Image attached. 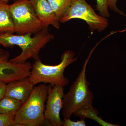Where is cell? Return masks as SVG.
<instances>
[{
	"instance_id": "obj_19",
	"label": "cell",
	"mask_w": 126,
	"mask_h": 126,
	"mask_svg": "<svg viewBox=\"0 0 126 126\" xmlns=\"http://www.w3.org/2000/svg\"><path fill=\"white\" fill-rule=\"evenodd\" d=\"M7 84L0 80V101L5 96Z\"/></svg>"
},
{
	"instance_id": "obj_10",
	"label": "cell",
	"mask_w": 126,
	"mask_h": 126,
	"mask_svg": "<svg viewBox=\"0 0 126 126\" xmlns=\"http://www.w3.org/2000/svg\"><path fill=\"white\" fill-rule=\"evenodd\" d=\"M34 87L29 77L18 79L8 83L5 96L15 98L23 104L29 98Z\"/></svg>"
},
{
	"instance_id": "obj_7",
	"label": "cell",
	"mask_w": 126,
	"mask_h": 126,
	"mask_svg": "<svg viewBox=\"0 0 126 126\" xmlns=\"http://www.w3.org/2000/svg\"><path fill=\"white\" fill-rule=\"evenodd\" d=\"M64 89L59 85H48L44 116L46 122L52 126H61L63 121L60 118V111L63 107Z\"/></svg>"
},
{
	"instance_id": "obj_11",
	"label": "cell",
	"mask_w": 126,
	"mask_h": 126,
	"mask_svg": "<svg viewBox=\"0 0 126 126\" xmlns=\"http://www.w3.org/2000/svg\"><path fill=\"white\" fill-rule=\"evenodd\" d=\"M14 33L15 26L10 5L0 0V33Z\"/></svg>"
},
{
	"instance_id": "obj_16",
	"label": "cell",
	"mask_w": 126,
	"mask_h": 126,
	"mask_svg": "<svg viewBox=\"0 0 126 126\" xmlns=\"http://www.w3.org/2000/svg\"><path fill=\"white\" fill-rule=\"evenodd\" d=\"M96 10L99 15L105 18H108L110 15L108 11V0H96Z\"/></svg>"
},
{
	"instance_id": "obj_6",
	"label": "cell",
	"mask_w": 126,
	"mask_h": 126,
	"mask_svg": "<svg viewBox=\"0 0 126 126\" xmlns=\"http://www.w3.org/2000/svg\"><path fill=\"white\" fill-rule=\"evenodd\" d=\"M73 19H79L86 21L92 31H103L108 25V20L94 12L86 0H73L70 7L60 22L66 23Z\"/></svg>"
},
{
	"instance_id": "obj_14",
	"label": "cell",
	"mask_w": 126,
	"mask_h": 126,
	"mask_svg": "<svg viewBox=\"0 0 126 126\" xmlns=\"http://www.w3.org/2000/svg\"><path fill=\"white\" fill-rule=\"evenodd\" d=\"M56 15L60 19L70 7L73 0H47Z\"/></svg>"
},
{
	"instance_id": "obj_2",
	"label": "cell",
	"mask_w": 126,
	"mask_h": 126,
	"mask_svg": "<svg viewBox=\"0 0 126 126\" xmlns=\"http://www.w3.org/2000/svg\"><path fill=\"white\" fill-rule=\"evenodd\" d=\"M92 50L86 60L82 70L70 86L69 90L64 94L63 99L62 115L63 118L70 119L75 112L93 107V94L90 90V83L86 77V70Z\"/></svg>"
},
{
	"instance_id": "obj_9",
	"label": "cell",
	"mask_w": 126,
	"mask_h": 126,
	"mask_svg": "<svg viewBox=\"0 0 126 126\" xmlns=\"http://www.w3.org/2000/svg\"><path fill=\"white\" fill-rule=\"evenodd\" d=\"M35 14L44 28L52 26L56 29L60 27V21L47 0H30Z\"/></svg>"
},
{
	"instance_id": "obj_1",
	"label": "cell",
	"mask_w": 126,
	"mask_h": 126,
	"mask_svg": "<svg viewBox=\"0 0 126 126\" xmlns=\"http://www.w3.org/2000/svg\"><path fill=\"white\" fill-rule=\"evenodd\" d=\"M32 34L0 33V45L5 47L17 46L21 49L20 54L11 59V62L21 63H25L30 59H33L35 60L40 59L39 53L41 50L53 38L47 28H44L35 34L33 36H32Z\"/></svg>"
},
{
	"instance_id": "obj_13",
	"label": "cell",
	"mask_w": 126,
	"mask_h": 126,
	"mask_svg": "<svg viewBox=\"0 0 126 126\" xmlns=\"http://www.w3.org/2000/svg\"><path fill=\"white\" fill-rule=\"evenodd\" d=\"M22 104V103L19 100L5 96L0 101V113H16Z\"/></svg>"
},
{
	"instance_id": "obj_5",
	"label": "cell",
	"mask_w": 126,
	"mask_h": 126,
	"mask_svg": "<svg viewBox=\"0 0 126 126\" xmlns=\"http://www.w3.org/2000/svg\"><path fill=\"white\" fill-rule=\"evenodd\" d=\"M15 32L18 34H35L44 29L30 0H17L10 5Z\"/></svg>"
},
{
	"instance_id": "obj_12",
	"label": "cell",
	"mask_w": 126,
	"mask_h": 126,
	"mask_svg": "<svg viewBox=\"0 0 126 126\" xmlns=\"http://www.w3.org/2000/svg\"><path fill=\"white\" fill-rule=\"evenodd\" d=\"M99 114L98 110L93 107L90 108L85 109L78 110L74 113L75 117H79L81 119L86 118L92 119L97 123L102 126H118V124H113L105 121L101 118L98 116Z\"/></svg>"
},
{
	"instance_id": "obj_4",
	"label": "cell",
	"mask_w": 126,
	"mask_h": 126,
	"mask_svg": "<svg viewBox=\"0 0 126 126\" xmlns=\"http://www.w3.org/2000/svg\"><path fill=\"white\" fill-rule=\"evenodd\" d=\"M48 89L46 84L34 87L29 98L16 113L14 126H39L45 124V103Z\"/></svg>"
},
{
	"instance_id": "obj_17",
	"label": "cell",
	"mask_w": 126,
	"mask_h": 126,
	"mask_svg": "<svg viewBox=\"0 0 126 126\" xmlns=\"http://www.w3.org/2000/svg\"><path fill=\"white\" fill-rule=\"evenodd\" d=\"M63 126H86V122L84 119H81V120L77 121H72L70 119L63 118Z\"/></svg>"
},
{
	"instance_id": "obj_8",
	"label": "cell",
	"mask_w": 126,
	"mask_h": 126,
	"mask_svg": "<svg viewBox=\"0 0 126 126\" xmlns=\"http://www.w3.org/2000/svg\"><path fill=\"white\" fill-rule=\"evenodd\" d=\"M9 58L8 52L0 49V80L8 84L29 77L32 68L30 63H12L9 60Z\"/></svg>"
},
{
	"instance_id": "obj_18",
	"label": "cell",
	"mask_w": 126,
	"mask_h": 126,
	"mask_svg": "<svg viewBox=\"0 0 126 126\" xmlns=\"http://www.w3.org/2000/svg\"><path fill=\"white\" fill-rule=\"evenodd\" d=\"M118 0H108V7L111 10L113 11L116 13L121 15L126 16L124 12L120 10L117 6Z\"/></svg>"
},
{
	"instance_id": "obj_3",
	"label": "cell",
	"mask_w": 126,
	"mask_h": 126,
	"mask_svg": "<svg viewBox=\"0 0 126 126\" xmlns=\"http://www.w3.org/2000/svg\"><path fill=\"white\" fill-rule=\"evenodd\" d=\"M60 63L57 65L44 64L40 60H35L29 78L34 86L40 83H49L52 86L60 85L64 87L68 84L69 79L64 76V70L68 65L76 62L77 57L70 50L65 51L61 58Z\"/></svg>"
},
{
	"instance_id": "obj_20",
	"label": "cell",
	"mask_w": 126,
	"mask_h": 126,
	"mask_svg": "<svg viewBox=\"0 0 126 126\" xmlns=\"http://www.w3.org/2000/svg\"><path fill=\"white\" fill-rule=\"evenodd\" d=\"M1 0L4 1V2H6V3H7L10 0Z\"/></svg>"
},
{
	"instance_id": "obj_15",
	"label": "cell",
	"mask_w": 126,
	"mask_h": 126,
	"mask_svg": "<svg viewBox=\"0 0 126 126\" xmlns=\"http://www.w3.org/2000/svg\"><path fill=\"white\" fill-rule=\"evenodd\" d=\"M16 112L0 113V126H12L15 125Z\"/></svg>"
}]
</instances>
